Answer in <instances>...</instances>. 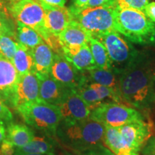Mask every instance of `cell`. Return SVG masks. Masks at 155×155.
I'll return each instance as SVG.
<instances>
[{
  "label": "cell",
  "mask_w": 155,
  "mask_h": 155,
  "mask_svg": "<svg viewBox=\"0 0 155 155\" xmlns=\"http://www.w3.org/2000/svg\"><path fill=\"white\" fill-rule=\"evenodd\" d=\"M0 155H2V153H1V150H0Z\"/></svg>",
  "instance_id": "45"
},
{
  "label": "cell",
  "mask_w": 155,
  "mask_h": 155,
  "mask_svg": "<svg viewBox=\"0 0 155 155\" xmlns=\"http://www.w3.org/2000/svg\"><path fill=\"white\" fill-rule=\"evenodd\" d=\"M88 45L91 51L96 67L104 69H111V65L107 50L101 42L91 37L88 40Z\"/></svg>",
  "instance_id": "26"
},
{
  "label": "cell",
  "mask_w": 155,
  "mask_h": 155,
  "mask_svg": "<svg viewBox=\"0 0 155 155\" xmlns=\"http://www.w3.org/2000/svg\"><path fill=\"white\" fill-rule=\"evenodd\" d=\"M39 100V78L36 73L32 71L20 75L13 97L12 108L17 110L21 106Z\"/></svg>",
  "instance_id": "13"
},
{
  "label": "cell",
  "mask_w": 155,
  "mask_h": 155,
  "mask_svg": "<svg viewBox=\"0 0 155 155\" xmlns=\"http://www.w3.org/2000/svg\"><path fill=\"white\" fill-rule=\"evenodd\" d=\"M53 78L68 88L76 89L85 79V75L80 72L63 55L55 54V58L50 71Z\"/></svg>",
  "instance_id": "11"
},
{
  "label": "cell",
  "mask_w": 155,
  "mask_h": 155,
  "mask_svg": "<svg viewBox=\"0 0 155 155\" xmlns=\"http://www.w3.org/2000/svg\"><path fill=\"white\" fill-rule=\"evenodd\" d=\"M116 31L134 43L143 45L154 29L144 12L130 8L115 9Z\"/></svg>",
  "instance_id": "6"
},
{
  "label": "cell",
  "mask_w": 155,
  "mask_h": 155,
  "mask_svg": "<svg viewBox=\"0 0 155 155\" xmlns=\"http://www.w3.org/2000/svg\"><path fill=\"white\" fill-rule=\"evenodd\" d=\"M76 155H115L111 152L105 144L100 145V146L93 148L91 150H87Z\"/></svg>",
  "instance_id": "30"
},
{
  "label": "cell",
  "mask_w": 155,
  "mask_h": 155,
  "mask_svg": "<svg viewBox=\"0 0 155 155\" xmlns=\"http://www.w3.org/2000/svg\"><path fill=\"white\" fill-rule=\"evenodd\" d=\"M7 1H8L9 2H10V3H12V2H16V1H17V0H7Z\"/></svg>",
  "instance_id": "43"
},
{
  "label": "cell",
  "mask_w": 155,
  "mask_h": 155,
  "mask_svg": "<svg viewBox=\"0 0 155 155\" xmlns=\"http://www.w3.org/2000/svg\"><path fill=\"white\" fill-rule=\"evenodd\" d=\"M17 25L9 10H0V36L6 33L16 32Z\"/></svg>",
  "instance_id": "28"
},
{
  "label": "cell",
  "mask_w": 155,
  "mask_h": 155,
  "mask_svg": "<svg viewBox=\"0 0 155 155\" xmlns=\"http://www.w3.org/2000/svg\"><path fill=\"white\" fill-rule=\"evenodd\" d=\"M6 138L15 147H21L28 144L35 137L33 130L28 126L22 124H6Z\"/></svg>",
  "instance_id": "21"
},
{
  "label": "cell",
  "mask_w": 155,
  "mask_h": 155,
  "mask_svg": "<svg viewBox=\"0 0 155 155\" xmlns=\"http://www.w3.org/2000/svg\"><path fill=\"white\" fill-rule=\"evenodd\" d=\"M141 155H155V134L147 139L141 150Z\"/></svg>",
  "instance_id": "32"
},
{
  "label": "cell",
  "mask_w": 155,
  "mask_h": 155,
  "mask_svg": "<svg viewBox=\"0 0 155 155\" xmlns=\"http://www.w3.org/2000/svg\"><path fill=\"white\" fill-rule=\"evenodd\" d=\"M41 4L43 5L53 6V7H65L67 0H38Z\"/></svg>",
  "instance_id": "36"
},
{
  "label": "cell",
  "mask_w": 155,
  "mask_h": 155,
  "mask_svg": "<svg viewBox=\"0 0 155 155\" xmlns=\"http://www.w3.org/2000/svg\"><path fill=\"white\" fill-rule=\"evenodd\" d=\"M39 98L42 101L59 106L73 90L58 82L50 74L38 76Z\"/></svg>",
  "instance_id": "15"
},
{
  "label": "cell",
  "mask_w": 155,
  "mask_h": 155,
  "mask_svg": "<svg viewBox=\"0 0 155 155\" xmlns=\"http://www.w3.org/2000/svg\"><path fill=\"white\" fill-rule=\"evenodd\" d=\"M16 111L28 126L43 134L55 137L57 128L62 120L58 106L39 100L21 106Z\"/></svg>",
  "instance_id": "5"
},
{
  "label": "cell",
  "mask_w": 155,
  "mask_h": 155,
  "mask_svg": "<svg viewBox=\"0 0 155 155\" xmlns=\"http://www.w3.org/2000/svg\"><path fill=\"white\" fill-rule=\"evenodd\" d=\"M155 54L139 50L131 65L119 76L120 94L124 104L147 118L155 108Z\"/></svg>",
  "instance_id": "1"
},
{
  "label": "cell",
  "mask_w": 155,
  "mask_h": 155,
  "mask_svg": "<svg viewBox=\"0 0 155 155\" xmlns=\"http://www.w3.org/2000/svg\"><path fill=\"white\" fill-rule=\"evenodd\" d=\"M57 155H76L73 153L71 152H68V151H64V152L62 153L61 154H57Z\"/></svg>",
  "instance_id": "41"
},
{
  "label": "cell",
  "mask_w": 155,
  "mask_h": 155,
  "mask_svg": "<svg viewBox=\"0 0 155 155\" xmlns=\"http://www.w3.org/2000/svg\"><path fill=\"white\" fill-rule=\"evenodd\" d=\"M105 127L90 118L81 121L61 120L55 139L58 144L77 154L104 144Z\"/></svg>",
  "instance_id": "2"
},
{
  "label": "cell",
  "mask_w": 155,
  "mask_h": 155,
  "mask_svg": "<svg viewBox=\"0 0 155 155\" xmlns=\"http://www.w3.org/2000/svg\"><path fill=\"white\" fill-rule=\"evenodd\" d=\"M16 25L17 41L28 50L34 49L39 45L45 42L42 36L33 29L19 22H16Z\"/></svg>",
  "instance_id": "23"
},
{
  "label": "cell",
  "mask_w": 155,
  "mask_h": 155,
  "mask_svg": "<svg viewBox=\"0 0 155 155\" xmlns=\"http://www.w3.org/2000/svg\"><path fill=\"white\" fill-rule=\"evenodd\" d=\"M58 144L55 137L43 134L35 137L28 144L21 147H16L15 153L43 155H57L56 150Z\"/></svg>",
  "instance_id": "18"
},
{
  "label": "cell",
  "mask_w": 155,
  "mask_h": 155,
  "mask_svg": "<svg viewBox=\"0 0 155 155\" xmlns=\"http://www.w3.org/2000/svg\"><path fill=\"white\" fill-rule=\"evenodd\" d=\"M58 107L61 111L62 120L65 121H81L87 119L91 114L88 104L74 89L71 90Z\"/></svg>",
  "instance_id": "16"
},
{
  "label": "cell",
  "mask_w": 155,
  "mask_h": 155,
  "mask_svg": "<svg viewBox=\"0 0 155 155\" xmlns=\"http://www.w3.org/2000/svg\"><path fill=\"white\" fill-rule=\"evenodd\" d=\"M114 0H90L87 7H98V6H111L113 7Z\"/></svg>",
  "instance_id": "35"
},
{
  "label": "cell",
  "mask_w": 155,
  "mask_h": 155,
  "mask_svg": "<svg viewBox=\"0 0 155 155\" xmlns=\"http://www.w3.org/2000/svg\"><path fill=\"white\" fill-rule=\"evenodd\" d=\"M9 12L15 22L30 27L38 32L55 54L63 55L58 37L48 32L45 25V11L38 0H17L9 2Z\"/></svg>",
  "instance_id": "3"
},
{
  "label": "cell",
  "mask_w": 155,
  "mask_h": 155,
  "mask_svg": "<svg viewBox=\"0 0 155 155\" xmlns=\"http://www.w3.org/2000/svg\"><path fill=\"white\" fill-rule=\"evenodd\" d=\"M45 11V25L50 34L58 37L73 20L69 8L42 4Z\"/></svg>",
  "instance_id": "17"
},
{
  "label": "cell",
  "mask_w": 155,
  "mask_h": 155,
  "mask_svg": "<svg viewBox=\"0 0 155 155\" xmlns=\"http://www.w3.org/2000/svg\"><path fill=\"white\" fill-rule=\"evenodd\" d=\"M132 155H139L146 141L152 135L153 124L147 120L135 121L116 128Z\"/></svg>",
  "instance_id": "9"
},
{
  "label": "cell",
  "mask_w": 155,
  "mask_h": 155,
  "mask_svg": "<svg viewBox=\"0 0 155 155\" xmlns=\"http://www.w3.org/2000/svg\"><path fill=\"white\" fill-rule=\"evenodd\" d=\"M67 60L81 73H84L96 67L88 43L82 46L75 55Z\"/></svg>",
  "instance_id": "25"
},
{
  "label": "cell",
  "mask_w": 155,
  "mask_h": 155,
  "mask_svg": "<svg viewBox=\"0 0 155 155\" xmlns=\"http://www.w3.org/2000/svg\"><path fill=\"white\" fill-rule=\"evenodd\" d=\"M150 0H114L113 7L115 9L130 8L144 12Z\"/></svg>",
  "instance_id": "29"
},
{
  "label": "cell",
  "mask_w": 155,
  "mask_h": 155,
  "mask_svg": "<svg viewBox=\"0 0 155 155\" xmlns=\"http://www.w3.org/2000/svg\"><path fill=\"white\" fill-rule=\"evenodd\" d=\"M75 90L88 104L91 111L102 103L116 102L123 104L111 88L88 81L86 76L83 83Z\"/></svg>",
  "instance_id": "10"
},
{
  "label": "cell",
  "mask_w": 155,
  "mask_h": 155,
  "mask_svg": "<svg viewBox=\"0 0 155 155\" xmlns=\"http://www.w3.org/2000/svg\"><path fill=\"white\" fill-rule=\"evenodd\" d=\"M69 9L73 19L92 38L99 40L108 32L116 31L115 8L113 7L98 6L81 9Z\"/></svg>",
  "instance_id": "4"
},
{
  "label": "cell",
  "mask_w": 155,
  "mask_h": 155,
  "mask_svg": "<svg viewBox=\"0 0 155 155\" xmlns=\"http://www.w3.org/2000/svg\"><path fill=\"white\" fill-rule=\"evenodd\" d=\"M19 73L11 61L0 57V99L9 107L12 106V100L19 82Z\"/></svg>",
  "instance_id": "14"
},
{
  "label": "cell",
  "mask_w": 155,
  "mask_h": 155,
  "mask_svg": "<svg viewBox=\"0 0 155 155\" xmlns=\"http://www.w3.org/2000/svg\"><path fill=\"white\" fill-rule=\"evenodd\" d=\"M34 61V72L38 76L48 75L53 65L55 53L45 42L31 50Z\"/></svg>",
  "instance_id": "20"
},
{
  "label": "cell",
  "mask_w": 155,
  "mask_h": 155,
  "mask_svg": "<svg viewBox=\"0 0 155 155\" xmlns=\"http://www.w3.org/2000/svg\"><path fill=\"white\" fill-rule=\"evenodd\" d=\"M83 73L88 81L111 88L116 96L121 100L122 103L125 104L120 94L119 75L111 69H104L98 67L89 70Z\"/></svg>",
  "instance_id": "19"
},
{
  "label": "cell",
  "mask_w": 155,
  "mask_h": 155,
  "mask_svg": "<svg viewBox=\"0 0 155 155\" xmlns=\"http://www.w3.org/2000/svg\"><path fill=\"white\" fill-rule=\"evenodd\" d=\"M91 37L80 24L73 19L58 36L64 57L68 59L75 55L82 46L88 43Z\"/></svg>",
  "instance_id": "12"
},
{
  "label": "cell",
  "mask_w": 155,
  "mask_h": 155,
  "mask_svg": "<svg viewBox=\"0 0 155 155\" xmlns=\"http://www.w3.org/2000/svg\"><path fill=\"white\" fill-rule=\"evenodd\" d=\"M15 147L14 145L5 139L0 144V150H1L2 155H14L15 152Z\"/></svg>",
  "instance_id": "33"
},
{
  "label": "cell",
  "mask_w": 155,
  "mask_h": 155,
  "mask_svg": "<svg viewBox=\"0 0 155 155\" xmlns=\"http://www.w3.org/2000/svg\"><path fill=\"white\" fill-rule=\"evenodd\" d=\"M12 63L19 75L34 71V61L31 50L19 43L14 57L12 60Z\"/></svg>",
  "instance_id": "24"
},
{
  "label": "cell",
  "mask_w": 155,
  "mask_h": 155,
  "mask_svg": "<svg viewBox=\"0 0 155 155\" xmlns=\"http://www.w3.org/2000/svg\"><path fill=\"white\" fill-rule=\"evenodd\" d=\"M142 45L151 46V47L155 48V26L152 32L148 36V38L146 39Z\"/></svg>",
  "instance_id": "38"
},
{
  "label": "cell",
  "mask_w": 155,
  "mask_h": 155,
  "mask_svg": "<svg viewBox=\"0 0 155 155\" xmlns=\"http://www.w3.org/2000/svg\"><path fill=\"white\" fill-rule=\"evenodd\" d=\"M14 155H43V154H18V153H15Z\"/></svg>",
  "instance_id": "42"
},
{
  "label": "cell",
  "mask_w": 155,
  "mask_h": 155,
  "mask_svg": "<svg viewBox=\"0 0 155 155\" xmlns=\"http://www.w3.org/2000/svg\"><path fill=\"white\" fill-rule=\"evenodd\" d=\"M90 0H73V4L70 9H81L87 7Z\"/></svg>",
  "instance_id": "37"
},
{
  "label": "cell",
  "mask_w": 155,
  "mask_h": 155,
  "mask_svg": "<svg viewBox=\"0 0 155 155\" xmlns=\"http://www.w3.org/2000/svg\"><path fill=\"white\" fill-rule=\"evenodd\" d=\"M98 40L107 50L111 70L119 75L130 66L139 53L133 42L117 31H111Z\"/></svg>",
  "instance_id": "7"
},
{
  "label": "cell",
  "mask_w": 155,
  "mask_h": 155,
  "mask_svg": "<svg viewBox=\"0 0 155 155\" xmlns=\"http://www.w3.org/2000/svg\"><path fill=\"white\" fill-rule=\"evenodd\" d=\"M8 3L9 2L7 0H0V10H8Z\"/></svg>",
  "instance_id": "40"
},
{
  "label": "cell",
  "mask_w": 155,
  "mask_h": 155,
  "mask_svg": "<svg viewBox=\"0 0 155 155\" xmlns=\"http://www.w3.org/2000/svg\"><path fill=\"white\" fill-rule=\"evenodd\" d=\"M154 86H155V73H154Z\"/></svg>",
  "instance_id": "44"
},
{
  "label": "cell",
  "mask_w": 155,
  "mask_h": 155,
  "mask_svg": "<svg viewBox=\"0 0 155 155\" xmlns=\"http://www.w3.org/2000/svg\"><path fill=\"white\" fill-rule=\"evenodd\" d=\"M104 141V144L115 155H132L116 128L105 127Z\"/></svg>",
  "instance_id": "22"
},
{
  "label": "cell",
  "mask_w": 155,
  "mask_h": 155,
  "mask_svg": "<svg viewBox=\"0 0 155 155\" xmlns=\"http://www.w3.org/2000/svg\"><path fill=\"white\" fill-rule=\"evenodd\" d=\"M18 42L16 32L6 33L0 36V57L11 61L16 52Z\"/></svg>",
  "instance_id": "27"
},
{
  "label": "cell",
  "mask_w": 155,
  "mask_h": 155,
  "mask_svg": "<svg viewBox=\"0 0 155 155\" xmlns=\"http://www.w3.org/2000/svg\"><path fill=\"white\" fill-rule=\"evenodd\" d=\"M89 118L104 127L119 128L135 121L147 118L134 108L116 102L102 103L91 111Z\"/></svg>",
  "instance_id": "8"
},
{
  "label": "cell",
  "mask_w": 155,
  "mask_h": 155,
  "mask_svg": "<svg viewBox=\"0 0 155 155\" xmlns=\"http://www.w3.org/2000/svg\"><path fill=\"white\" fill-rule=\"evenodd\" d=\"M13 119L14 116L10 108L3 101L0 99V120L7 124L12 121Z\"/></svg>",
  "instance_id": "31"
},
{
  "label": "cell",
  "mask_w": 155,
  "mask_h": 155,
  "mask_svg": "<svg viewBox=\"0 0 155 155\" xmlns=\"http://www.w3.org/2000/svg\"><path fill=\"white\" fill-rule=\"evenodd\" d=\"M144 12L148 19L152 22H155V2H150L145 7Z\"/></svg>",
  "instance_id": "34"
},
{
  "label": "cell",
  "mask_w": 155,
  "mask_h": 155,
  "mask_svg": "<svg viewBox=\"0 0 155 155\" xmlns=\"http://www.w3.org/2000/svg\"><path fill=\"white\" fill-rule=\"evenodd\" d=\"M5 124V122L0 120V144H1L6 138Z\"/></svg>",
  "instance_id": "39"
}]
</instances>
